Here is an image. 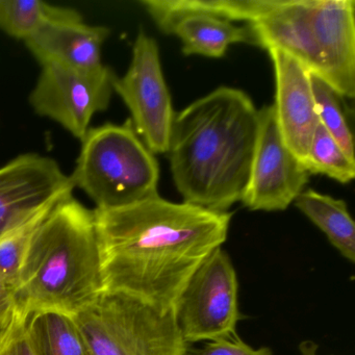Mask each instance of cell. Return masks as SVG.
<instances>
[{"label":"cell","instance_id":"1","mask_svg":"<svg viewBox=\"0 0 355 355\" xmlns=\"http://www.w3.org/2000/svg\"><path fill=\"white\" fill-rule=\"evenodd\" d=\"M105 292L124 293L174 311L195 272L227 239L232 214L159 195L94 209Z\"/></svg>","mask_w":355,"mask_h":355},{"label":"cell","instance_id":"2","mask_svg":"<svg viewBox=\"0 0 355 355\" xmlns=\"http://www.w3.org/2000/svg\"><path fill=\"white\" fill-rule=\"evenodd\" d=\"M259 135V110L236 88L220 87L175 114L170 170L184 202L227 211L241 201Z\"/></svg>","mask_w":355,"mask_h":355},{"label":"cell","instance_id":"3","mask_svg":"<svg viewBox=\"0 0 355 355\" xmlns=\"http://www.w3.org/2000/svg\"><path fill=\"white\" fill-rule=\"evenodd\" d=\"M105 292L94 211L73 195L62 198L31 241L13 290L15 313L74 315Z\"/></svg>","mask_w":355,"mask_h":355},{"label":"cell","instance_id":"4","mask_svg":"<svg viewBox=\"0 0 355 355\" xmlns=\"http://www.w3.org/2000/svg\"><path fill=\"white\" fill-rule=\"evenodd\" d=\"M80 142L70 182L94 201L95 209H115L159 195V162L130 119L91 128Z\"/></svg>","mask_w":355,"mask_h":355},{"label":"cell","instance_id":"5","mask_svg":"<svg viewBox=\"0 0 355 355\" xmlns=\"http://www.w3.org/2000/svg\"><path fill=\"white\" fill-rule=\"evenodd\" d=\"M174 313L187 344L236 334L240 321L238 279L232 259L222 247L213 251L189 280Z\"/></svg>","mask_w":355,"mask_h":355},{"label":"cell","instance_id":"6","mask_svg":"<svg viewBox=\"0 0 355 355\" xmlns=\"http://www.w3.org/2000/svg\"><path fill=\"white\" fill-rule=\"evenodd\" d=\"M113 89L130 110L132 126L147 148L153 155L167 153L176 113L162 71L159 45L144 31L135 40L128 71L116 76Z\"/></svg>","mask_w":355,"mask_h":355},{"label":"cell","instance_id":"7","mask_svg":"<svg viewBox=\"0 0 355 355\" xmlns=\"http://www.w3.org/2000/svg\"><path fill=\"white\" fill-rule=\"evenodd\" d=\"M115 78L105 65L93 71L43 66L28 101L37 115L53 120L82 141L93 117L109 107Z\"/></svg>","mask_w":355,"mask_h":355},{"label":"cell","instance_id":"8","mask_svg":"<svg viewBox=\"0 0 355 355\" xmlns=\"http://www.w3.org/2000/svg\"><path fill=\"white\" fill-rule=\"evenodd\" d=\"M93 306L118 355L188 354L174 311L118 292L103 293Z\"/></svg>","mask_w":355,"mask_h":355},{"label":"cell","instance_id":"9","mask_svg":"<svg viewBox=\"0 0 355 355\" xmlns=\"http://www.w3.org/2000/svg\"><path fill=\"white\" fill-rule=\"evenodd\" d=\"M309 175L286 147L274 105L259 110L257 147L241 202L250 211H284L304 191Z\"/></svg>","mask_w":355,"mask_h":355},{"label":"cell","instance_id":"10","mask_svg":"<svg viewBox=\"0 0 355 355\" xmlns=\"http://www.w3.org/2000/svg\"><path fill=\"white\" fill-rule=\"evenodd\" d=\"M74 188L49 157L24 153L0 167V239Z\"/></svg>","mask_w":355,"mask_h":355},{"label":"cell","instance_id":"11","mask_svg":"<svg viewBox=\"0 0 355 355\" xmlns=\"http://www.w3.org/2000/svg\"><path fill=\"white\" fill-rule=\"evenodd\" d=\"M275 71L276 119L286 147L304 165L319 125L311 72L280 49H267ZM306 169V168H305Z\"/></svg>","mask_w":355,"mask_h":355},{"label":"cell","instance_id":"12","mask_svg":"<svg viewBox=\"0 0 355 355\" xmlns=\"http://www.w3.org/2000/svg\"><path fill=\"white\" fill-rule=\"evenodd\" d=\"M110 35L107 26L86 24L76 10L65 8L24 43L42 67L93 71L105 66L103 47Z\"/></svg>","mask_w":355,"mask_h":355},{"label":"cell","instance_id":"13","mask_svg":"<svg viewBox=\"0 0 355 355\" xmlns=\"http://www.w3.org/2000/svg\"><path fill=\"white\" fill-rule=\"evenodd\" d=\"M315 42L321 60L320 78L340 97L355 94V1L311 0Z\"/></svg>","mask_w":355,"mask_h":355},{"label":"cell","instance_id":"14","mask_svg":"<svg viewBox=\"0 0 355 355\" xmlns=\"http://www.w3.org/2000/svg\"><path fill=\"white\" fill-rule=\"evenodd\" d=\"M259 47L280 49L319 76L321 60L315 42L311 0H274V3L255 21L248 24Z\"/></svg>","mask_w":355,"mask_h":355},{"label":"cell","instance_id":"15","mask_svg":"<svg viewBox=\"0 0 355 355\" xmlns=\"http://www.w3.org/2000/svg\"><path fill=\"white\" fill-rule=\"evenodd\" d=\"M157 28L167 35L178 37L184 55H203L220 59L232 44L255 45L259 40L248 24L234 22L209 14L184 12L155 20Z\"/></svg>","mask_w":355,"mask_h":355},{"label":"cell","instance_id":"16","mask_svg":"<svg viewBox=\"0 0 355 355\" xmlns=\"http://www.w3.org/2000/svg\"><path fill=\"white\" fill-rule=\"evenodd\" d=\"M294 203L326 234L343 257L354 263L355 224L345 201L307 189L296 197Z\"/></svg>","mask_w":355,"mask_h":355},{"label":"cell","instance_id":"17","mask_svg":"<svg viewBox=\"0 0 355 355\" xmlns=\"http://www.w3.org/2000/svg\"><path fill=\"white\" fill-rule=\"evenodd\" d=\"M274 0H142L140 5L153 21L184 12L209 14L227 21H255Z\"/></svg>","mask_w":355,"mask_h":355},{"label":"cell","instance_id":"18","mask_svg":"<svg viewBox=\"0 0 355 355\" xmlns=\"http://www.w3.org/2000/svg\"><path fill=\"white\" fill-rule=\"evenodd\" d=\"M26 328L36 355H88L71 315L37 311L26 318Z\"/></svg>","mask_w":355,"mask_h":355},{"label":"cell","instance_id":"19","mask_svg":"<svg viewBox=\"0 0 355 355\" xmlns=\"http://www.w3.org/2000/svg\"><path fill=\"white\" fill-rule=\"evenodd\" d=\"M64 9L40 0H0V31L26 42Z\"/></svg>","mask_w":355,"mask_h":355},{"label":"cell","instance_id":"20","mask_svg":"<svg viewBox=\"0 0 355 355\" xmlns=\"http://www.w3.org/2000/svg\"><path fill=\"white\" fill-rule=\"evenodd\" d=\"M305 168L309 174H323L343 184H349L355 178V162L347 157L320 123L309 147Z\"/></svg>","mask_w":355,"mask_h":355},{"label":"cell","instance_id":"21","mask_svg":"<svg viewBox=\"0 0 355 355\" xmlns=\"http://www.w3.org/2000/svg\"><path fill=\"white\" fill-rule=\"evenodd\" d=\"M309 76L320 124L340 145L347 157L355 162L352 132L345 118L340 95L320 76L313 73Z\"/></svg>","mask_w":355,"mask_h":355},{"label":"cell","instance_id":"22","mask_svg":"<svg viewBox=\"0 0 355 355\" xmlns=\"http://www.w3.org/2000/svg\"><path fill=\"white\" fill-rule=\"evenodd\" d=\"M55 205L39 211L0 239V276L12 291L17 284L20 269L33 236Z\"/></svg>","mask_w":355,"mask_h":355},{"label":"cell","instance_id":"23","mask_svg":"<svg viewBox=\"0 0 355 355\" xmlns=\"http://www.w3.org/2000/svg\"><path fill=\"white\" fill-rule=\"evenodd\" d=\"M0 355H36L26 328V319L16 313L11 323L0 329Z\"/></svg>","mask_w":355,"mask_h":355},{"label":"cell","instance_id":"24","mask_svg":"<svg viewBox=\"0 0 355 355\" xmlns=\"http://www.w3.org/2000/svg\"><path fill=\"white\" fill-rule=\"evenodd\" d=\"M194 355H273V352L268 347L253 349L236 334L230 338L207 342Z\"/></svg>","mask_w":355,"mask_h":355},{"label":"cell","instance_id":"25","mask_svg":"<svg viewBox=\"0 0 355 355\" xmlns=\"http://www.w3.org/2000/svg\"><path fill=\"white\" fill-rule=\"evenodd\" d=\"M15 315L13 291L0 276V329L7 327Z\"/></svg>","mask_w":355,"mask_h":355},{"label":"cell","instance_id":"26","mask_svg":"<svg viewBox=\"0 0 355 355\" xmlns=\"http://www.w3.org/2000/svg\"><path fill=\"white\" fill-rule=\"evenodd\" d=\"M318 346L313 340H305L299 345V351L301 355H319L318 354Z\"/></svg>","mask_w":355,"mask_h":355}]
</instances>
